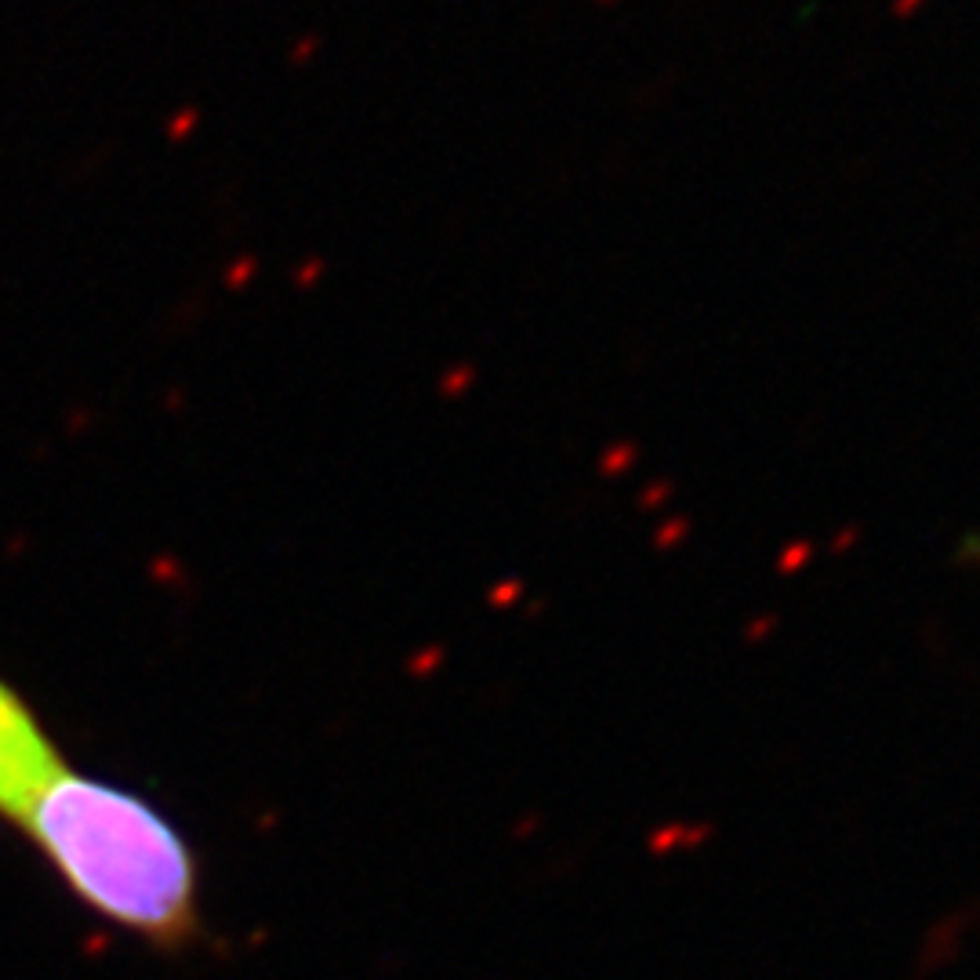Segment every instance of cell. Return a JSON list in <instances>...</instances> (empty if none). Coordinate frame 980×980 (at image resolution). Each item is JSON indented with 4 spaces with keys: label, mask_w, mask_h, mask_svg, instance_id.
Segmentation results:
<instances>
[{
    "label": "cell",
    "mask_w": 980,
    "mask_h": 980,
    "mask_svg": "<svg viewBox=\"0 0 980 980\" xmlns=\"http://www.w3.org/2000/svg\"><path fill=\"white\" fill-rule=\"evenodd\" d=\"M15 828L92 915L156 951L200 940L197 857L142 795L66 766Z\"/></svg>",
    "instance_id": "6da1fadb"
},
{
    "label": "cell",
    "mask_w": 980,
    "mask_h": 980,
    "mask_svg": "<svg viewBox=\"0 0 980 980\" xmlns=\"http://www.w3.org/2000/svg\"><path fill=\"white\" fill-rule=\"evenodd\" d=\"M66 770V759L33 704L0 679V821L19 825L26 807Z\"/></svg>",
    "instance_id": "7a4b0ae2"
},
{
    "label": "cell",
    "mask_w": 980,
    "mask_h": 980,
    "mask_svg": "<svg viewBox=\"0 0 980 980\" xmlns=\"http://www.w3.org/2000/svg\"><path fill=\"white\" fill-rule=\"evenodd\" d=\"M926 4H930V0H889V12H894V19L908 22V19H915Z\"/></svg>",
    "instance_id": "3957f363"
},
{
    "label": "cell",
    "mask_w": 980,
    "mask_h": 980,
    "mask_svg": "<svg viewBox=\"0 0 980 980\" xmlns=\"http://www.w3.org/2000/svg\"><path fill=\"white\" fill-rule=\"evenodd\" d=\"M599 8H614V4H621V0H596Z\"/></svg>",
    "instance_id": "277c9868"
}]
</instances>
